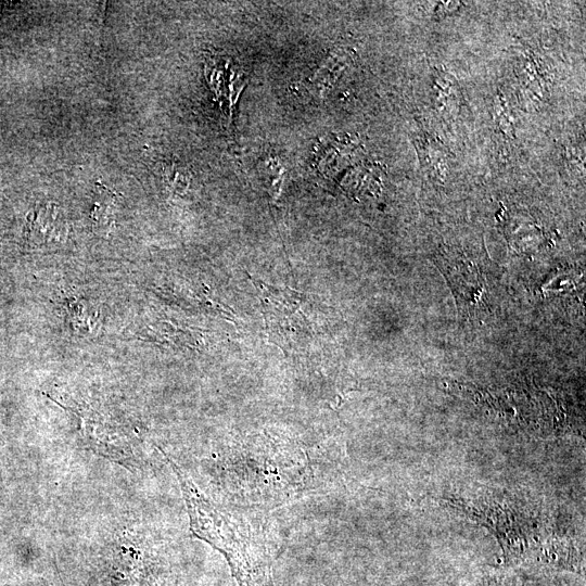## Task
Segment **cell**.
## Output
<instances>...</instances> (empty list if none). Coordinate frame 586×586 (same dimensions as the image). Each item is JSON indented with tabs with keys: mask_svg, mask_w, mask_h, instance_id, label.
Segmentation results:
<instances>
[{
	"mask_svg": "<svg viewBox=\"0 0 586 586\" xmlns=\"http://www.w3.org/2000/svg\"><path fill=\"white\" fill-rule=\"evenodd\" d=\"M345 64L346 55L335 53L315 73L311 84L319 95H322L331 88Z\"/></svg>",
	"mask_w": 586,
	"mask_h": 586,
	"instance_id": "obj_6",
	"label": "cell"
},
{
	"mask_svg": "<svg viewBox=\"0 0 586 586\" xmlns=\"http://www.w3.org/2000/svg\"><path fill=\"white\" fill-rule=\"evenodd\" d=\"M164 179L173 192H183L189 186V175L184 168L168 166L164 168Z\"/></svg>",
	"mask_w": 586,
	"mask_h": 586,
	"instance_id": "obj_7",
	"label": "cell"
},
{
	"mask_svg": "<svg viewBox=\"0 0 586 586\" xmlns=\"http://www.w3.org/2000/svg\"><path fill=\"white\" fill-rule=\"evenodd\" d=\"M25 240L30 246H49L61 243L67 234L63 211L55 203L36 206L26 217Z\"/></svg>",
	"mask_w": 586,
	"mask_h": 586,
	"instance_id": "obj_4",
	"label": "cell"
},
{
	"mask_svg": "<svg viewBox=\"0 0 586 586\" xmlns=\"http://www.w3.org/2000/svg\"><path fill=\"white\" fill-rule=\"evenodd\" d=\"M164 456L179 481L192 534L224 556L238 586H276L275 545L266 525L243 508L214 501L167 454Z\"/></svg>",
	"mask_w": 586,
	"mask_h": 586,
	"instance_id": "obj_1",
	"label": "cell"
},
{
	"mask_svg": "<svg viewBox=\"0 0 586 586\" xmlns=\"http://www.w3.org/2000/svg\"><path fill=\"white\" fill-rule=\"evenodd\" d=\"M455 295L463 317L477 319L488 308L486 262L454 247L443 249L434 259Z\"/></svg>",
	"mask_w": 586,
	"mask_h": 586,
	"instance_id": "obj_2",
	"label": "cell"
},
{
	"mask_svg": "<svg viewBox=\"0 0 586 586\" xmlns=\"http://www.w3.org/2000/svg\"><path fill=\"white\" fill-rule=\"evenodd\" d=\"M104 578L106 586H161L164 566L152 549L124 542L107 557Z\"/></svg>",
	"mask_w": 586,
	"mask_h": 586,
	"instance_id": "obj_3",
	"label": "cell"
},
{
	"mask_svg": "<svg viewBox=\"0 0 586 586\" xmlns=\"http://www.w3.org/2000/svg\"><path fill=\"white\" fill-rule=\"evenodd\" d=\"M97 198L90 214L93 231L99 235H107L115 225L118 195L101 182L95 183Z\"/></svg>",
	"mask_w": 586,
	"mask_h": 586,
	"instance_id": "obj_5",
	"label": "cell"
}]
</instances>
